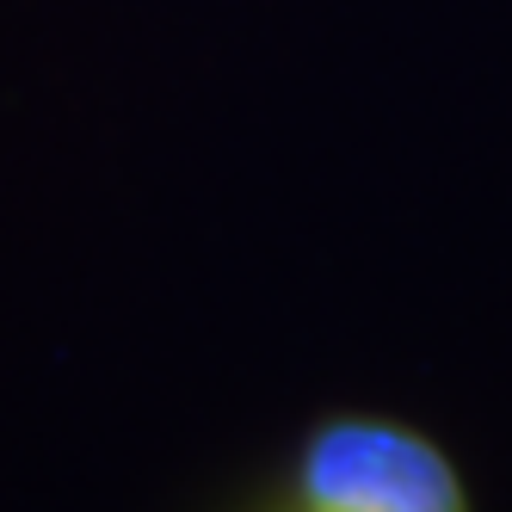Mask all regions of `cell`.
<instances>
[{
    "label": "cell",
    "mask_w": 512,
    "mask_h": 512,
    "mask_svg": "<svg viewBox=\"0 0 512 512\" xmlns=\"http://www.w3.org/2000/svg\"><path fill=\"white\" fill-rule=\"evenodd\" d=\"M260 500L290 512H463L469 475L414 420L334 408L290 438Z\"/></svg>",
    "instance_id": "1"
}]
</instances>
